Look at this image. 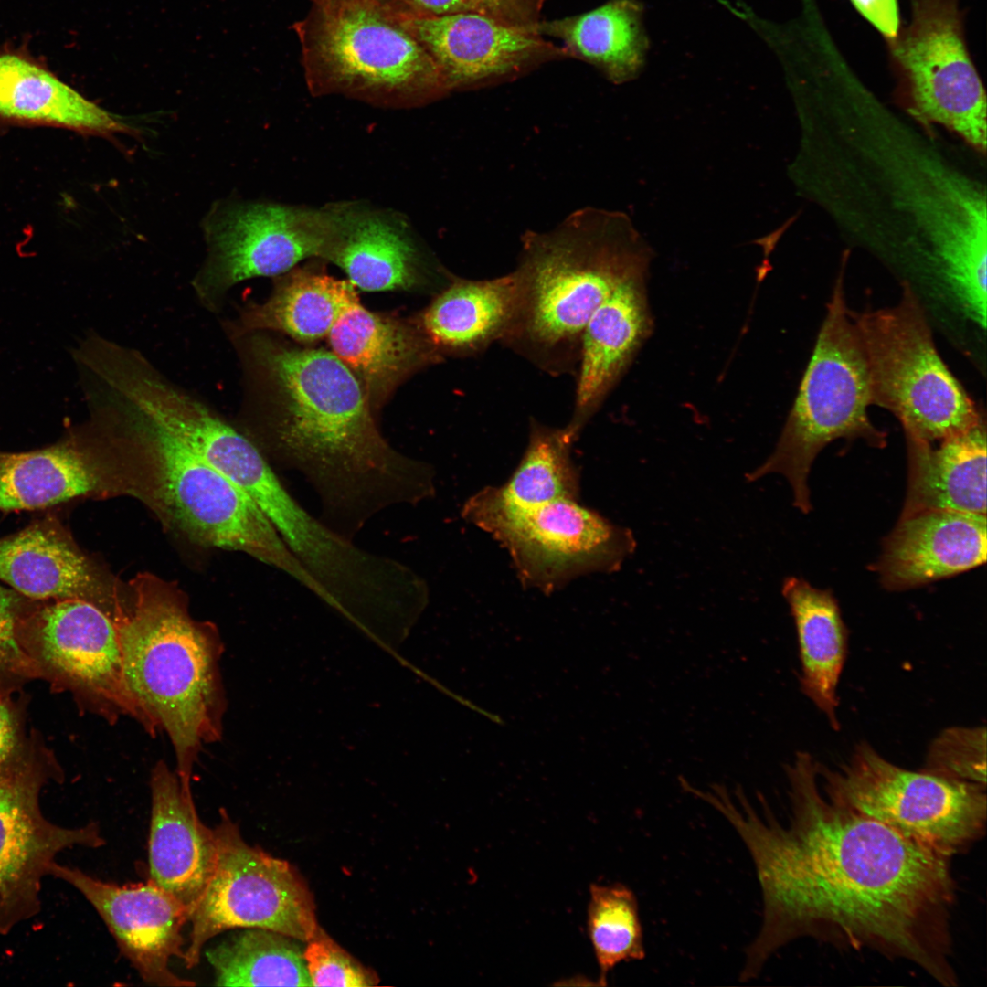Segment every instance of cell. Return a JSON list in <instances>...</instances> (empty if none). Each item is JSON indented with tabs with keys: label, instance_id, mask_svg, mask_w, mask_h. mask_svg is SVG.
Returning a JSON list of instances; mask_svg holds the SVG:
<instances>
[{
	"label": "cell",
	"instance_id": "cell-30",
	"mask_svg": "<svg viewBox=\"0 0 987 987\" xmlns=\"http://www.w3.org/2000/svg\"><path fill=\"white\" fill-rule=\"evenodd\" d=\"M0 116L108 138L139 133L43 68L14 54L0 56Z\"/></svg>",
	"mask_w": 987,
	"mask_h": 987
},
{
	"label": "cell",
	"instance_id": "cell-14",
	"mask_svg": "<svg viewBox=\"0 0 987 987\" xmlns=\"http://www.w3.org/2000/svg\"><path fill=\"white\" fill-rule=\"evenodd\" d=\"M204 227L208 254L192 287L200 304L218 313L237 283L280 276L305 258L322 257L329 212L271 203H228L211 212Z\"/></svg>",
	"mask_w": 987,
	"mask_h": 987
},
{
	"label": "cell",
	"instance_id": "cell-37",
	"mask_svg": "<svg viewBox=\"0 0 987 987\" xmlns=\"http://www.w3.org/2000/svg\"><path fill=\"white\" fill-rule=\"evenodd\" d=\"M35 601L0 586V674L31 675L40 672L19 637L20 622Z\"/></svg>",
	"mask_w": 987,
	"mask_h": 987
},
{
	"label": "cell",
	"instance_id": "cell-34",
	"mask_svg": "<svg viewBox=\"0 0 987 987\" xmlns=\"http://www.w3.org/2000/svg\"><path fill=\"white\" fill-rule=\"evenodd\" d=\"M587 930L605 985L610 971L623 961L645 958L643 929L638 900L622 884L589 887Z\"/></svg>",
	"mask_w": 987,
	"mask_h": 987
},
{
	"label": "cell",
	"instance_id": "cell-32",
	"mask_svg": "<svg viewBox=\"0 0 987 987\" xmlns=\"http://www.w3.org/2000/svg\"><path fill=\"white\" fill-rule=\"evenodd\" d=\"M298 939L246 929L206 951L218 986H312Z\"/></svg>",
	"mask_w": 987,
	"mask_h": 987
},
{
	"label": "cell",
	"instance_id": "cell-40",
	"mask_svg": "<svg viewBox=\"0 0 987 987\" xmlns=\"http://www.w3.org/2000/svg\"><path fill=\"white\" fill-rule=\"evenodd\" d=\"M16 748L17 733L15 717L0 695V771L16 758Z\"/></svg>",
	"mask_w": 987,
	"mask_h": 987
},
{
	"label": "cell",
	"instance_id": "cell-27",
	"mask_svg": "<svg viewBox=\"0 0 987 987\" xmlns=\"http://www.w3.org/2000/svg\"><path fill=\"white\" fill-rule=\"evenodd\" d=\"M515 272L490 280L453 278L419 324L442 356H471L507 333L517 304Z\"/></svg>",
	"mask_w": 987,
	"mask_h": 987
},
{
	"label": "cell",
	"instance_id": "cell-31",
	"mask_svg": "<svg viewBox=\"0 0 987 987\" xmlns=\"http://www.w3.org/2000/svg\"><path fill=\"white\" fill-rule=\"evenodd\" d=\"M636 0H610L581 16L546 25L571 51L599 66L615 83L634 79L643 66L648 40Z\"/></svg>",
	"mask_w": 987,
	"mask_h": 987
},
{
	"label": "cell",
	"instance_id": "cell-4",
	"mask_svg": "<svg viewBox=\"0 0 987 987\" xmlns=\"http://www.w3.org/2000/svg\"><path fill=\"white\" fill-rule=\"evenodd\" d=\"M653 258L622 212L586 208L525 235L515 313L502 341L548 373L576 370L593 313L619 285L649 274Z\"/></svg>",
	"mask_w": 987,
	"mask_h": 987
},
{
	"label": "cell",
	"instance_id": "cell-1",
	"mask_svg": "<svg viewBox=\"0 0 987 987\" xmlns=\"http://www.w3.org/2000/svg\"><path fill=\"white\" fill-rule=\"evenodd\" d=\"M786 777L785 822L762 798L757 810L738 788L732 795L715 784L703 795L745 844L762 894V923L739 981L756 978L780 948L810 938L903 960L956 986L951 859L828 797L807 752L796 754Z\"/></svg>",
	"mask_w": 987,
	"mask_h": 987
},
{
	"label": "cell",
	"instance_id": "cell-33",
	"mask_svg": "<svg viewBox=\"0 0 987 987\" xmlns=\"http://www.w3.org/2000/svg\"><path fill=\"white\" fill-rule=\"evenodd\" d=\"M577 439L567 426L552 428L533 420L524 456L501 486L504 492L529 506L558 499L578 500L579 475L570 457Z\"/></svg>",
	"mask_w": 987,
	"mask_h": 987
},
{
	"label": "cell",
	"instance_id": "cell-15",
	"mask_svg": "<svg viewBox=\"0 0 987 987\" xmlns=\"http://www.w3.org/2000/svg\"><path fill=\"white\" fill-rule=\"evenodd\" d=\"M20 641L28 654L111 723L136 719L126 690L113 619L80 599L36 600L24 615Z\"/></svg>",
	"mask_w": 987,
	"mask_h": 987
},
{
	"label": "cell",
	"instance_id": "cell-11",
	"mask_svg": "<svg viewBox=\"0 0 987 987\" xmlns=\"http://www.w3.org/2000/svg\"><path fill=\"white\" fill-rule=\"evenodd\" d=\"M817 773L828 797L950 859L985 834V785L905 769L865 741L840 770L817 762Z\"/></svg>",
	"mask_w": 987,
	"mask_h": 987
},
{
	"label": "cell",
	"instance_id": "cell-18",
	"mask_svg": "<svg viewBox=\"0 0 987 987\" xmlns=\"http://www.w3.org/2000/svg\"><path fill=\"white\" fill-rule=\"evenodd\" d=\"M396 14L433 59L448 89L515 73L558 53L539 37L537 26L508 24L473 11L419 16L398 9Z\"/></svg>",
	"mask_w": 987,
	"mask_h": 987
},
{
	"label": "cell",
	"instance_id": "cell-29",
	"mask_svg": "<svg viewBox=\"0 0 987 987\" xmlns=\"http://www.w3.org/2000/svg\"><path fill=\"white\" fill-rule=\"evenodd\" d=\"M797 631L804 695L839 729L837 686L847 654V630L829 590L790 577L782 585Z\"/></svg>",
	"mask_w": 987,
	"mask_h": 987
},
{
	"label": "cell",
	"instance_id": "cell-41",
	"mask_svg": "<svg viewBox=\"0 0 987 987\" xmlns=\"http://www.w3.org/2000/svg\"><path fill=\"white\" fill-rule=\"evenodd\" d=\"M410 13L419 16H444L472 11L468 0H404Z\"/></svg>",
	"mask_w": 987,
	"mask_h": 987
},
{
	"label": "cell",
	"instance_id": "cell-21",
	"mask_svg": "<svg viewBox=\"0 0 987 987\" xmlns=\"http://www.w3.org/2000/svg\"><path fill=\"white\" fill-rule=\"evenodd\" d=\"M986 515L929 510L900 517L876 564L886 589L900 590L985 563Z\"/></svg>",
	"mask_w": 987,
	"mask_h": 987
},
{
	"label": "cell",
	"instance_id": "cell-19",
	"mask_svg": "<svg viewBox=\"0 0 987 987\" xmlns=\"http://www.w3.org/2000/svg\"><path fill=\"white\" fill-rule=\"evenodd\" d=\"M114 490V459L90 421L48 447L0 451L2 511L42 509Z\"/></svg>",
	"mask_w": 987,
	"mask_h": 987
},
{
	"label": "cell",
	"instance_id": "cell-3",
	"mask_svg": "<svg viewBox=\"0 0 987 987\" xmlns=\"http://www.w3.org/2000/svg\"><path fill=\"white\" fill-rule=\"evenodd\" d=\"M228 337L242 358L257 437L312 485L327 526L351 540L386 508L434 494L433 468L386 441L360 382L332 351L262 331Z\"/></svg>",
	"mask_w": 987,
	"mask_h": 987
},
{
	"label": "cell",
	"instance_id": "cell-7",
	"mask_svg": "<svg viewBox=\"0 0 987 987\" xmlns=\"http://www.w3.org/2000/svg\"><path fill=\"white\" fill-rule=\"evenodd\" d=\"M844 256L841 271L827 304L813 354L801 382L774 451L746 477L757 481L770 473L786 477L793 504L812 509L807 483L817 454L837 439H863L883 448L886 434L870 421L868 371L863 346L845 302Z\"/></svg>",
	"mask_w": 987,
	"mask_h": 987
},
{
	"label": "cell",
	"instance_id": "cell-20",
	"mask_svg": "<svg viewBox=\"0 0 987 987\" xmlns=\"http://www.w3.org/2000/svg\"><path fill=\"white\" fill-rule=\"evenodd\" d=\"M150 788L149 880L190 914L216 866L215 832L200 820L191 787L164 760L152 769Z\"/></svg>",
	"mask_w": 987,
	"mask_h": 987
},
{
	"label": "cell",
	"instance_id": "cell-16",
	"mask_svg": "<svg viewBox=\"0 0 987 987\" xmlns=\"http://www.w3.org/2000/svg\"><path fill=\"white\" fill-rule=\"evenodd\" d=\"M16 759L0 771V935L39 913L42 879L60 852L105 844L95 822L66 828L48 820L39 805L47 773Z\"/></svg>",
	"mask_w": 987,
	"mask_h": 987
},
{
	"label": "cell",
	"instance_id": "cell-23",
	"mask_svg": "<svg viewBox=\"0 0 987 987\" xmlns=\"http://www.w3.org/2000/svg\"><path fill=\"white\" fill-rule=\"evenodd\" d=\"M648 274L619 285L597 308L581 336L575 405L568 428L576 437L621 378L653 330Z\"/></svg>",
	"mask_w": 987,
	"mask_h": 987
},
{
	"label": "cell",
	"instance_id": "cell-2",
	"mask_svg": "<svg viewBox=\"0 0 987 987\" xmlns=\"http://www.w3.org/2000/svg\"><path fill=\"white\" fill-rule=\"evenodd\" d=\"M795 177L846 234L924 253L955 292L986 279V192L857 78L829 90L802 129Z\"/></svg>",
	"mask_w": 987,
	"mask_h": 987
},
{
	"label": "cell",
	"instance_id": "cell-39",
	"mask_svg": "<svg viewBox=\"0 0 987 987\" xmlns=\"http://www.w3.org/2000/svg\"><path fill=\"white\" fill-rule=\"evenodd\" d=\"M855 10L870 23L885 41L895 38L901 20L897 0H850Z\"/></svg>",
	"mask_w": 987,
	"mask_h": 987
},
{
	"label": "cell",
	"instance_id": "cell-24",
	"mask_svg": "<svg viewBox=\"0 0 987 987\" xmlns=\"http://www.w3.org/2000/svg\"><path fill=\"white\" fill-rule=\"evenodd\" d=\"M327 336L331 351L356 377L372 409L410 375L443 358L419 322L374 313L360 302L339 317Z\"/></svg>",
	"mask_w": 987,
	"mask_h": 987
},
{
	"label": "cell",
	"instance_id": "cell-13",
	"mask_svg": "<svg viewBox=\"0 0 987 987\" xmlns=\"http://www.w3.org/2000/svg\"><path fill=\"white\" fill-rule=\"evenodd\" d=\"M214 828V872L189 914L183 961L198 965L207 942L232 929H263L307 942L318 929L313 896L297 870L243 839L226 810Z\"/></svg>",
	"mask_w": 987,
	"mask_h": 987
},
{
	"label": "cell",
	"instance_id": "cell-5",
	"mask_svg": "<svg viewBox=\"0 0 987 987\" xmlns=\"http://www.w3.org/2000/svg\"><path fill=\"white\" fill-rule=\"evenodd\" d=\"M113 621L123 679L136 721L152 737L165 731L180 781L191 786L206 744L223 732L227 700L220 673L224 650L217 628L194 620L182 598L150 578L133 585Z\"/></svg>",
	"mask_w": 987,
	"mask_h": 987
},
{
	"label": "cell",
	"instance_id": "cell-26",
	"mask_svg": "<svg viewBox=\"0 0 987 987\" xmlns=\"http://www.w3.org/2000/svg\"><path fill=\"white\" fill-rule=\"evenodd\" d=\"M907 488L900 517L929 510L986 515V427L970 429L930 443L906 435Z\"/></svg>",
	"mask_w": 987,
	"mask_h": 987
},
{
	"label": "cell",
	"instance_id": "cell-42",
	"mask_svg": "<svg viewBox=\"0 0 987 987\" xmlns=\"http://www.w3.org/2000/svg\"><path fill=\"white\" fill-rule=\"evenodd\" d=\"M339 1H353V0H318V3H322V2H339ZM366 1H368V0H366ZM371 1H378V2H380L379 0H371Z\"/></svg>",
	"mask_w": 987,
	"mask_h": 987
},
{
	"label": "cell",
	"instance_id": "cell-6",
	"mask_svg": "<svg viewBox=\"0 0 987 987\" xmlns=\"http://www.w3.org/2000/svg\"><path fill=\"white\" fill-rule=\"evenodd\" d=\"M85 398L107 442L142 461L154 504L188 538L246 553L323 593L255 502L123 390L97 374Z\"/></svg>",
	"mask_w": 987,
	"mask_h": 987
},
{
	"label": "cell",
	"instance_id": "cell-35",
	"mask_svg": "<svg viewBox=\"0 0 987 987\" xmlns=\"http://www.w3.org/2000/svg\"><path fill=\"white\" fill-rule=\"evenodd\" d=\"M920 770L986 786L985 727H952L941 731L930 743Z\"/></svg>",
	"mask_w": 987,
	"mask_h": 987
},
{
	"label": "cell",
	"instance_id": "cell-38",
	"mask_svg": "<svg viewBox=\"0 0 987 987\" xmlns=\"http://www.w3.org/2000/svg\"><path fill=\"white\" fill-rule=\"evenodd\" d=\"M471 10L502 22L536 26V18L544 0H468Z\"/></svg>",
	"mask_w": 987,
	"mask_h": 987
},
{
	"label": "cell",
	"instance_id": "cell-9",
	"mask_svg": "<svg viewBox=\"0 0 987 987\" xmlns=\"http://www.w3.org/2000/svg\"><path fill=\"white\" fill-rule=\"evenodd\" d=\"M315 85L359 95L407 99L448 90L433 59L378 1L322 2L301 26Z\"/></svg>",
	"mask_w": 987,
	"mask_h": 987
},
{
	"label": "cell",
	"instance_id": "cell-10",
	"mask_svg": "<svg viewBox=\"0 0 987 987\" xmlns=\"http://www.w3.org/2000/svg\"><path fill=\"white\" fill-rule=\"evenodd\" d=\"M462 515L507 550L524 586L547 594L584 575L619 570L636 547L630 529L573 499L529 506L488 486L467 500Z\"/></svg>",
	"mask_w": 987,
	"mask_h": 987
},
{
	"label": "cell",
	"instance_id": "cell-12",
	"mask_svg": "<svg viewBox=\"0 0 987 987\" xmlns=\"http://www.w3.org/2000/svg\"><path fill=\"white\" fill-rule=\"evenodd\" d=\"M910 21L886 41L897 93L922 125L986 152V92L970 54L960 0H909Z\"/></svg>",
	"mask_w": 987,
	"mask_h": 987
},
{
	"label": "cell",
	"instance_id": "cell-8",
	"mask_svg": "<svg viewBox=\"0 0 987 987\" xmlns=\"http://www.w3.org/2000/svg\"><path fill=\"white\" fill-rule=\"evenodd\" d=\"M850 314L865 353L871 405L893 413L906 435L941 441L982 419L939 355L907 281L896 305Z\"/></svg>",
	"mask_w": 987,
	"mask_h": 987
},
{
	"label": "cell",
	"instance_id": "cell-17",
	"mask_svg": "<svg viewBox=\"0 0 987 987\" xmlns=\"http://www.w3.org/2000/svg\"><path fill=\"white\" fill-rule=\"evenodd\" d=\"M49 875L75 887L95 908L114 938L120 951L148 984L163 987L195 986L169 967L174 957L183 960V927L188 909L151 880L117 886L83 871L55 862Z\"/></svg>",
	"mask_w": 987,
	"mask_h": 987
},
{
	"label": "cell",
	"instance_id": "cell-28",
	"mask_svg": "<svg viewBox=\"0 0 987 987\" xmlns=\"http://www.w3.org/2000/svg\"><path fill=\"white\" fill-rule=\"evenodd\" d=\"M277 278L267 300L245 305L235 323L226 324L227 334L271 331L313 343L327 336L339 317L359 303L349 281L307 269Z\"/></svg>",
	"mask_w": 987,
	"mask_h": 987
},
{
	"label": "cell",
	"instance_id": "cell-36",
	"mask_svg": "<svg viewBox=\"0 0 987 987\" xmlns=\"http://www.w3.org/2000/svg\"><path fill=\"white\" fill-rule=\"evenodd\" d=\"M303 959L312 986L362 987L377 982L374 973L318 928L307 941Z\"/></svg>",
	"mask_w": 987,
	"mask_h": 987
},
{
	"label": "cell",
	"instance_id": "cell-22",
	"mask_svg": "<svg viewBox=\"0 0 987 987\" xmlns=\"http://www.w3.org/2000/svg\"><path fill=\"white\" fill-rule=\"evenodd\" d=\"M0 579L35 600L90 601L112 619L120 601L101 570L53 515L0 538Z\"/></svg>",
	"mask_w": 987,
	"mask_h": 987
},
{
	"label": "cell",
	"instance_id": "cell-25",
	"mask_svg": "<svg viewBox=\"0 0 987 987\" xmlns=\"http://www.w3.org/2000/svg\"><path fill=\"white\" fill-rule=\"evenodd\" d=\"M328 212L322 257L343 269L354 286L382 292L424 284L420 255L400 225L354 206H337Z\"/></svg>",
	"mask_w": 987,
	"mask_h": 987
}]
</instances>
